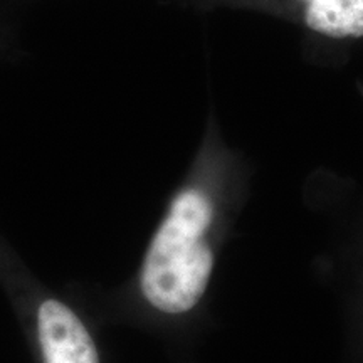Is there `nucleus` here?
Wrapping results in <instances>:
<instances>
[{"instance_id": "1", "label": "nucleus", "mask_w": 363, "mask_h": 363, "mask_svg": "<svg viewBox=\"0 0 363 363\" xmlns=\"http://www.w3.org/2000/svg\"><path fill=\"white\" fill-rule=\"evenodd\" d=\"M214 219L211 197L187 189L172 201L145 254L140 289L150 306L184 315L199 305L214 269L207 233Z\"/></svg>"}, {"instance_id": "2", "label": "nucleus", "mask_w": 363, "mask_h": 363, "mask_svg": "<svg viewBox=\"0 0 363 363\" xmlns=\"http://www.w3.org/2000/svg\"><path fill=\"white\" fill-rule=\"evenodd\" d=\"M35 318L44 363H99L88 328L65 303L44 299Z\"/></svg>"}, {"instance_id": "3", "label": "nucleus", "mask_w": 363, "mask_h": 363, "mask_svg": "<svg viewBox=\"0 0 363 363\" xmlns=\"http://www.w3.org/2000/svg\"><path fill=\"white\" fill-rule=\"evenodd\" d=\"M306 26L326 38H363V0H303Z\"/></svg>"}]
</instances>
